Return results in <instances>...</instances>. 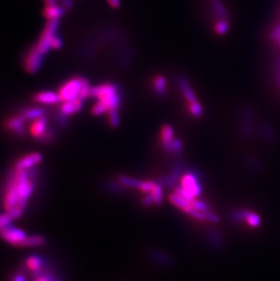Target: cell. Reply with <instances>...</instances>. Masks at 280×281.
<instances>
[{"instance_id":"1","label":"cell","mask_w":280,"mask_h":281,"mask_svg":"<svg viewBox=\"0 0 280 281\" xmlns=\"http://www.w3.org/2000/svg\"><path fill=\"white\" fill-rule=\"evenodd\" d=\"M89 97L97 98L99 102L102 103L107 108L108 113L112 110H119L120 108L122 100L120 87L115 84L107 83L91 87Z\"/></svg>"},{"instance_id":"2","label":"cell","mask_w":280,"mask_h":281,"mask_svg":"<svg viewBox=\"0 0 280 281\" xmlns=\"http://www.w3.org/2000/svg\"><path fill=\"white\" fill-rule=\"evenodd\" d=\"M85 79L86 78L84 77L76 76L63 83L57 90V94L59 96L61 102L70 101V100H74L77 98H80V93H81Z\"/></svg>"},{"instance_id":"3","label":"cell","mask_w":280,"mask_h":281,"mask_svg":"<svg viewBox=\"0 0 280 281\" xmlns=\"http://www.w3.org/2000/svg\"><path fill=\"white\" fill-rule=\"evenodd\" d=\"M59 26V19H55V20H48V23L44 27L43 31L41 33L40 37H39L38 43L36 44L34 47L35 49L39 51L40 54H47L50 49L51 41L53 38L56 35V30Z\"/></svg>"},{"instance_id":"4","label":"cell","mask_w":280,"mask_h":281,"mask_svg":"<svg viewBox=\"0 0 280 281\" xmlns=\"http://www.w3.org/2000/svg\"><path fill=\"white\" fill-rule=\"evenodd\" d=\"M27 237L28 236L24 230L17 227H12L11 225L0 230V238L7 243L17 247H20V245Z\"/></svg>"},{"instance_id":"5","label":"cell","mask_w":280,"mask_h":281,"mask_svg":"<svg viewBox=\"0 0 280 281\" xmlns=\"http://www.w3.org/2000/svg\"><path fill=\"white\" fill-rule=\"evenodd\" d=\"M43 63V55L40 54L37 49L33 47L29 49L25 56L24 68L25 70L29 74H35L40 70Z\"/></svg>"},{"instance_id":"6","label":"cell","mask_w":280,"mask_h":281,"mask_svg":"<svg viewBox=\"0 0 280 281\" xmlns=\"http://www.w3.org/2000/svg\"><path fill=\"white\" fill-rule=\"evenodd\" d=\"M43 157L39 152L29 153L28 155L19 158L15 164V169L17 170H29L35 168L42 161Z\"/></svg>"},{"instance_id":"7","label":"cell","mask_w":280,"mask_h":281,"mask_svg":"<svg viewBox=\"0 0 280 281\" xmlns=\"http://www.w3.org/2000/svg\"><path fill=\"white\" fill-rule=\"evenodd\" d=\"M234 217L236 221L246 222L247 225L253 228H257L261 225V217L253 211H246V210L236 211V213L234 214Z\"/></svg>"},{"instance_id":"8","label":"cell","mask_w":280,"mask_h":281,"mask_svg":"<svg viewBox=\"0 0 280 281\" xmlns=\"http://www.w3.org/2000/svg\"><path fill=\"white\" fill-rule=\"evenodd\" d=\"M26 119L23 117L21 114L14 116L7 119L5 123V128L6 130L13 132L14 134L17 136H23L25 134V123Z\"/></svg>"},{"instance_id":"9","label":"cell","mask_w":280,"mask_h":281,"mask_svg":"<svg viewBox=\"0 0 280 281\" xmlns=\"http://www.w3.org/2000/svg\"><path fill=\"white\" fill-rule=\"evenodd\" d=\"M177 85L187 104L198 101L197 95L195 94V91L193 90L192 87H191V84L187 80V78L184 76H179L177 78Z\"/></svg>"},{"instance_id":"10","label":"cell","mask_w":280,"mask_h":281,"mask_svg":"<svg viewBox=\"0 0 280 281\" xmlns=\"http://www.w3.org/2000/svg\"><path fill=\"white\" fill-rule=\"evenodd\" d=\"M33 99L35 102L42 105H56L57 103L61 102L57 92H53L50 90L36 93L33 96Z\"/></svg>"},{"instance_id":"11","label":"cell","mask_w":280,"mask_h":281,"mask_svg":"<svg viewBox=\"0 0 280 281\" xmlns=\"http://www.w3.org/2000/svg\"><path fill=\"white\" fill-rule=\"evenodd\" d=\"M48 120L46 117H41L38 119H35L29 127V132L34 138L41 140L42 137L46 134L48 131Z\"/></svg>"},{"instance_id":"12","label":"cell","mask_w":280,"mask_h":281,"mask_svg":"<svg viewBox=\"0 0 280 281\" xmlns=\"http://www.w3.org/2000/svg\"><path fill=\"white\" fill-rule=\"evenodd\" d=\"M83 101L81 98H77L70 101H65L62 102L60 107V115L65 117H68L73 114L79 112L83 108Z\"/></svg>"},{"instance_id":"13","label":"cell","mask_w":280,"mask_h":281,"mask_svg":"<svg viewBox=\"0 0 280 281\" xmlns=\"http://www.w3.org/2000/svg\"><path fill=\"white\" fill-rule=\"evenodd\" d=\"M152 88L155 94L159 97H164L168 90V81L165 76L157 75L152 81Z\"/></svg>"},{"instance_id":"14","label":"cell","mask_w":280,"mask_h":281,"mask_svg":"<svg viewBox=\"0 0 280 281\" xmlns=\"http://www.w3.org/2000/svg\"><path fill=\"white\" fill-rule=\"evenodd\" d=\"M65 8L58 5H45L43 15L48 20H55L59 19L64 15Z\"/></svg>"},{"instance_id":"15","label":"cell","mask_w":280,"mask_h":281,"mask_svg":"<svg viewBox=\"0 0 280 281\" xmlns=\"http://www.w3.org/2000/svg\"><path fill=\"white\" fill-rule=\"evenodd\" d=\"M160 138H161V142H162L164 149L167 151H169L172 141L175 139L174 138V131L172 130L170 126L166 125L162 128L161 133H160Z\"/></svg>"},{"instance_id":"16","label":"cell","mask_w":280,"mask_h":281,"mask_svg":"<svg viewBox=\"0 0 280 281\" xmlns=\"http://www.w3.org/2000/svg\"><path fill=\"white\" fill-rule=\"evenodd\" d=\"M43 266H44V260L38 255L29 256L26 260L27 269L33 273H37L39 271H42Z\"/></svg>"},{"instance_id":"17","label":"cell","mask_w":280,"mask_h":281,"mask_svg":"<svg viewBox=\"0 0 280 281\" xmlns=\"http://www.w3.org/2000/svg\"><path fill=\"white\" fill-rule=\"evenodd\" d=\"M46 243V239L43 236L40 235H33V236H28L25 238L20 247L24 248H34V247H41Z\"/></svg>"},{"instance_id":"18","label":"cell","mask_w":280,"mask_h":281,"mask_svg":"<svg viewBox=\"0 0 280 281\" xmlns=\"http://www.w3.org/2000/svg\"><path fill=\"white\" fill-rule=\"evenodd\" d=\"M243 119H242V130H244L245 134L247 136L251 135L252 134L253 130V120H252V114L250 112L249 109L245 110L243 114Z\"/></svg>"},{"instance_id":"19","label":"cell","mask_w":280,"mask_h":281,"mask_svg":"<svg viewBox=\"0 0 280 281\" xmlns=\"http://www.w3.org/2000/svg\"><path fill=\"white\" fill-rule=\"evenodd\" d=\"M21 115L26 119V120L33 121L35 119L44 117L45 111L40 108H26L21 112Z\"/></svg>"},{"instance_id":"20","label":"cell","mask_w":280,"mask_h":281,"mask_svg":"<svg viewBox=\"0 0 280 281\" xmlns=\"http://www.w3.org/2000/svg\"><path fill=\"white\" fill-rule=\"evenodd\" d=\"M229 23L227 19H218L215 23V33L219 36H224L229 30Z\"/></svg>"},{"instance_id":"21","label":"cell","mask_w":280,"mask_h":281,"mask_svg":"<svg viewBox=\"0 0 280 281\" xmlns=\"http://www.w3.org/2000/svg\"><path fill=\"white\" fill-rule=\"evenodd\" d=\"M187 110H188L189 114L196 119L202 117V115L204 114L203 107L200 103L198 102V100L195 101V102L187 104Z\"/></svg>"},{"instance_id":"22","label":"cell","mask_w":280,"mask_h":281,"mask_svg":"<svg viewBox=\"0 0 280 281\" xmlns=\"http://www.w3.org/2000/svg\"><path fill=\"white\" fill-rule=\"evenodd\" d=\"M261 135L263 137L264 140L268 141L269 143H272L275 140V138H276L274 130L271 128L270 125L268 124H265L262 126V128H261Z\"/></svg>"},{"instance_id":"23","label":"cell","mask_w":280,"mask_h":281,"mask_svg":"<svg viewBox=\"0 0 280 281\" xmlns=\"http://www.w3.org/2000/svg\"><path fill=\"white\" fill-rule=\"evenodd\" d=\"M34 278H35V281H59L50 273L43 272L42 271L35 273Z\"/></svg>"},{"instance_id":"24","label":"cell","mask_w":280,"mask_h":281,"mask_svg":"<svg viewBox=\"0 0 280 281\" xmlns=\"http://www.w3.org/2000/svg\"><path fill=\"white\" fill-rule=\"evenodd\" d=\"M13 220L14 219L12 218V216L7 212L1 213L0 214V230L3 229V228L9 227L11 225Z\"/></svg>"},{"instance_id":"25","label":"cell","mask_w":280,"mask_h":281,"mask_svg":"<svg viewBox=\"0 0 280 281\" xmlns=\"http://www.w3.org/2000/svg\"><path fill=\"white\" fill-rule=\"evenodd\" d=\"M62 45H63L62 39L57 35H56L55 37L52 39V41H51L50 48L52 49H55V50H58V49H60L62 48Z\"/></svg>"},{"instance_id":"26","label":"cell","mask_w":280,"mask_h":281,"mask_svg":"<svg viewBox=\"0 0 280 281\" xmlns=\"http://www.w3.org/2000/svg\"><path fill=\"white\" fill-rule=\"evenodd\" d=\"M276 81L280 87V56L276 59Z\"/></svg>"},{"instance_id":"27","label":"cell","mask_w":280,"mask_h":281,"mask_svg":"<svg viewBox=\"0 0 280 281\" xmlns=\"http://www.w3.org/2000/svg\"><path fill=\"white\" fill-rule=\"evenodd\" d=\"M109 5L113 8H118L120 6V1L119 0H107Z\"/></svg>"},{"instance_id":"28","label":"cell","mask_w":280,"mask_h":281,"mask_svg":"<svg viewBox=\"0 0 280 281\" xmlns=\"http://www.w3.org/2000/svg\"><path fill=\"white\" fill-rule=\"evenodd\" d=\"M12 281H26V278L21 274H17L16 276L13 278Z\"/></svg>"},{"instance_id":"29","label":"cell","mask_w":280,"mask_h":281,"mask_svg":"<svg viewBox=\"0 0 280 281\" xmlns=\"http://www.w3.org/2000/svg\"><path fill=\"white\" fill-rule=\"evenodd\" d=\"M45 5H54L56 4V0H44Z\"/></svg>"},{"instance_id":"30","label":"cell","mask_w":280,"mask_h":281,"mask_svg":"<svg viewBox=\"0 0 280 281\" xmlns=\"http://www.w3.org/2000/svg\"><path fill=\"white\" fill-rule=\"evenodd\" d=\"M63 5H64V7H70L72 5V1L71 0H63Z\"/></svg>"},{"instance_id":"31","label":"cell","mask_w":280,"mask_h":281,"mask_svg":"<svg viewBox=\"0 0 280 281\" xmlns=\"http://www.w3.org/2000/svg\"><path fill=\"white\" fill-rule=\"evenodd\" d=\"M278 43L280 44V40H279V41H278Z\"/></svg>"}]
</instances>
